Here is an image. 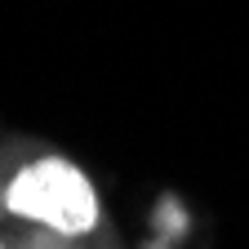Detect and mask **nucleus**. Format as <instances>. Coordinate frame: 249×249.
I'll return each instance as SVG.
<instances>
[{"instance_id":"f257e3e1","label":"nucleus","mask_w":249,"mask_h":249,"mask_svg":"<svg viewBox=\"0 0 249 249\" xmlns=\"http://www.w3.org/2000/svg\"><path fill=\"white\" fill-rule=\"evenodd\" d=\"M5 205L22 218H36V223L62 231V236H85L98 223V196H93L89 178L67 160H53V156L27 165L9 182Z\"/></svg>"}]
</instances>
